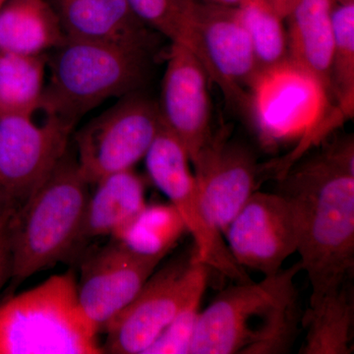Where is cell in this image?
I'll list each match as a JSON object with an SVG mask.
<instances>
[{"mask_svg":"<svg viewBox=\"0 0 354 354\" xmlns=\"http://www.w3.org/2000/svg\"><path fill=\"white\" fill-rule=\"evenodd\" d=\"M276 192L292 209L297 253L310 304L346 285L354 267L353 135L305 153L278 177Z\"/></svg>","mask_w":354,"mask_h":354,"instance_id":"obj_1","label":"cell"},{"mask_svg":"<svg viewBox=\"0 0 354 354\" xmlns=\"http://www.w3.org/2000/svg\"><path fill=\"white\" fill-rule=\"evenodd\" d=\"M297 263L258 283H235L202 310L189 354H285L299 322Z\"/></svg>","mask_w":354,"mask_h":354,"instance_id":"obj_2","label":"cell"},{"mask_svg":"<svg viewBox=\"0 0 354 354\" xmlns=\"http://www.w3.org/2000/svg\"><path fill=\"white\" fill-rule=\"evenodd\" d=\"M246 109L263 142L297 143L277 164V177L346 118L329 87L290 58L258 71L249 88Z\"/></svg>","mask_w":354,"mask_h":354,"instance_id":"obj_3","label":"cell"},{"mask_svg":"<svg viewBox=\"0 0 354 354\" xmlns=\"http://www.w3.org/2000/svg\"><path fill=\"white\" fill-rule=\"evenodd\" d=\"M152 51L101 41L66 38L48 58V81L41 109L75 127L108 100L140 91Z\"/></svg>","mask_w":354,"mask_h":354,"instance_id":"obj_4","label":"cell"},{"mask_svg":"<svg viewBox=\"0 0 354 354\" xmlns=\"http://www.w3.org/2000/svg\"><path fill=\"white\" fill-rule=\"evenodd\" d=\"M87 179L67 151L9 223L13 286L64 260L78 245Z\"/></svg>","mask_w":354,"mask_h":354,"instance_id":"obj_5","label":"cell"},{"mask_svg":"<svg viewBox=\"0 0 354 354\" xmlns=\"http://www.w3.org/2000/svg\"><path fill=\"white\" fill-rule=\"evenodd\" d=\"M71 271L0 304V354H102Z\"/></svg>","mask_w":354,"mask_h":354,"instance_id":"obj_6","label":"cell"},{"mask_svg":"<svg viewBox=\"0 0 354 354\" xmlns=\"http://www.w3.org/2000/svg\"><path fill=\"white\" fill-rule=\"evenodd\" d=\"M144 160L153 185L174 205L192 235L193 259L235 283L252 281L235 262L225 236L209 221L191 171L189 155L176 135L162 125Z\"/></svg>","mask_w":354,"mask_h":354,"instance_id":"obj_7","label":"cell"},{"mask_svg":"<svg viewBox=\"0 0 354 354\" xmlns=\"http://www.w3.org/2000/svg\"><path fill=\"white\" fill-rule=\"evenodd\" d=\"M162 121L158 102L137 91L84 125L75 134L76 160L90 184L134 169L145 158Z\"/></svg>","mask_w":354,"mask_h":354,"instance_id":"obj_8","label":"cell"},{"mask_svg":"<svg viewBox=\"0 0 354 354\" xmlns=\"http://www.w3.org/2000/svg\"><path fill=\"white\" fill-rule=\"evenodd\" d=\"M207 266L179 258L153 272L127 308L106 326L104 353L144 354L209 279Z\"/></svg>","mask_w":354,"mask_h":354,"instance_id":"obj_9","label":"cell"},{"mask_svg":"<svg viewBox=\"0 0 354 354\" xmlns=\"http://www.w3.org/2000/svg\"><path fill=\"white\" fill-rule=\"evenodd\" d=\"M0 115V185L24 203L68 151L74 127L46 115Z\"/></svg>","mask_w":354,"mask_h":354,"instance_id":"obj_10","label":"cell"},{"mask_svg":"<svg viewBox=\"0 0 354 354\" xmlns=\"http://www.w3.org/2000/svg\"><path fill=\"white\" fill-rule=\"evenodd\" d=\"M232 257L243 269L272 276L297 252L290 204L278 192L256 190L223 232Z\"/></svg>","mask_w":354,"mask_h":354,"instance_id":"obj_11","label":"cell"},{"mask_svg":"<svg viewBox=\"0 0 354 354\" xmlns=\"http://www.w3.org/2000/svg\"><path fill=\"white\" fill-rule=\"evenodd\" d=\"M194 28L200 62L209 79L228 101L246 109L249 88L260 69L236 8L195 0Z\"/></svg>","mask_w":354,"mask_h":354,"instance_id":"obj_12","label":"cell"},{"mask_svg":"<svg viewBox=\"0 0 354 354\" xmlns=\"http://www.w3.org/2000/svg\"><path fill=\"white\" fill-rule=\"evenodd\" d=\"M162 259L133 253L113 239L84 262L77 299L97 333L131 304Z\"/></svg>","mask_w":354,"mask_h":354,"instance_id":"obj_13","label":"cell"},{"mask_svg":"<svg viewBox=\"0 0 354 354\" xmlns=\"http://www.w3.org/2000/svg\"><path fill=\"white\" fill-rule=\"evenodd\" d=\"M211 80L199 58L180 44L171 43L158 102L162 124L183 143L192 164L209 143Z\"/></svg>","mask_w":354,"mask_h":354,"instance_id":"obj_14","label":"cell"},{"mask_svg":"<svg viewBox=\"0 0 354 354\" xmlns=\"http://www.w3.org/2000/svg\"><path fill=\"white\" fill-rule=\"evenodd\" d=\"M192 165L207 215L223 235L257 187L260 169L255 153L221 130L213 134Z\"/></svg>","mask_w":354,"mask_h":354,"instance_id":"obj_15","label":"cell"},{"mask_svg":"<svg viewBox=\"0 0 354 354\" xmlns=\"http://www.w3.org/2000/svg\"><path fill=\"white\" fill-rule=\"evenodd\" d=\"M50 3L66 38L153 50L155 32L139 20L127 0H50Z\"/></svg>","mask_w":354,"mask_h":354,"instance_id":"obj_16","label":"cell"},{"mask_svg":"<svg viewBox=\"0 0 354 354\" xmlns=\"http://www.w3.org/2000/svg\"><path fill=\"white\" fill-rule=\"evenodd\" d=\"M335 4V0H290L283 12L288 58L318 76L330 90Z\"/></svg>","mask_w":354,"mask_h":354,"instance_id":"obj_17","label":"cell"},{"mask_svg":"<svg viewBox=\"0 0 354 354\" xmlns=\"http://www.w3.org/2000/svg\"><path fill=\"white\" fill-rule=\"evenodd\" d=\"M95 185L86 205L77 247L97 237H113L147 204L145 183L134 169L104 177Z\"/></svg>","mask_w":354,"mask_h":354,"instance_id":"obj_18","label":"cell"},{"mask_svg":"<svg viewBox=\"0 0 354 354\" xmlns=\"http://www.w3.org/2000/svg\"><path fill=\"white\" fill-rule=\"evenodd\" d=\"M65 39L50 0H6L0 6V51L43 55Z\"/></svg>","mask_w":354,"mask_h":354,"instance_id":"obj_19","label":"cell"},{"mask_svg":"<svg viewBox=\"0 0 354 354\" xmlns=\"http://www.w3.org/2000/svg\"><path fill=\"white\" fill-rule=\"evenodd\" d=\"M353 300L346 285L309 304L302 325L306 330L301 354L353 353Z\"/></svg>","mask_w":354,"mask_h":354,"instance_id":"obj_20","label":"cell"},{"mask_svg":"<svg viewBox=\"0 0 354 354\" xmlns=\"http://www.w3.org/2000/svg\"><path fill=\"white\" fill-rule=\"evenodd\" d=\"M48 73L46 55L0 51V115H35L41 109Z\"/></svg>","mask_w":354,"mask_h":354,"instance_id":"obj_21","label":"cell"},{"mask_svg":"<svg viewBox=\"0 0 354 354\" xmlns=\"http://www.w3.org/2000/svg\"><path fill=\"white\" fill-rule=\"evenodd\" d=\"M185 232V223L174 205H148L113 239L144 257L165 258Z\"/></svg>","mask_w":354,"mask_h":354,"instance_id":"obj_22","label":"cell"},{"mask_svg":"<svg viewBox=\"0 0 354 354\" xmlns=\"http://www.w3.org/2000/svg\"><path fill=\"white\" fill-rule=\"evenodd\" d=\"M235 8L248 32L259 69L288 58L285 18L272 0H246Z\"/></svg>","mask_w":354,"mask_h":354,"instance_id":"obj_23","label":"cell"},{"mask_svg":"<svg viewBox=\"0 0 354 354\" xmlns=\"http://www.w3.org/2000/svg\"><path fill=\"white\" fill-rule=\"evenodd\" d=\"M333 36L330 90L339 108L351 118L354 109V2L335 4Z\"/></svg>","mask_w":354,"mask_h":354,"instance_id":"obj_24","label":"cell"},{"mask_svg":"<svg viewBox=\"0 0 354 354\" xmlns=\"http://www.w3.org/2000/svg\"><path fill=\"white\" fill-rule=\"evenodd\" d=\"M133 12L171 43L180 44L199 58L194 28L195 0H127Z\"/></svg>","mask_w":354,"mask_h":354,"instance_id":"obj_25","label":"cell"},{"mask_svg":"<svg viewBox=\"0 0 354 354\" xmlns=\"http://www.w3.org/2000/svg\"><path fill=\"white\" fill-rule=\"evenodd\" d=\"M206 286L198 288L144 354H189Z\"/></svg>","mask_w":354,"mask_h":354,"instance_id":"obj_26","label":"cell"},{"mask_svg":"<svg viewBox=\"0 0 354 354\" xmlns=\"http://www.w3.org/2000/svg\"><path fill=\"white\" fill-rule=\"evenodd\" d=\"M9 223L0 230V290L11 279L12 259H11L10 241H9Z\"/></svg>","mask_w":354,"mask_h":354,"instance_id":"obj_27","label":"cell"},{"mask_svg":"<svg viewBox=\"0 0 354 354\" xmlns=\"http://www.w3.org/2000/svg\"><path fill=\"white\" fill-rule=\"evenodd\" d=\"M21 205L12 193L0 185V230L8 223Z\"/></svg>","mask_w":354,"mask_h":354,"instance_id":"obj_28","label":"cell"},{"mask_svg":"<svg viewBox=\"0 0 354 354\" xmlns=\"http://www.w3.org/2000/svg\"><path fill=\"white\" fill-rule=\"evenodd\" d=\"M206 3L215 4V6L225 7H239L243 4L246 0H200Z\"/></svg>","mask_w":354,"mask_h":354,"instance_id":"obj_29","label":"cell"},{"mask_svg":"<svg viewBox=\"0 0 354 354\" xmlns=\"http://www.w3.org/2000/svg\"><path fill=\"white\" fill-rule=\"evenodd\" d=\"M288 1L290 0H272L274 6L278 8L279 12L281 13V15H283V10H285L286 6H288Z\"/></svg>","mask_w":354,"mask_h":354,"instance_id":"obj_30","label":"cell"},{"mask_svg":"<svg viewBox=\"0 0 354 354\" xmlns=\"http://www.w3.org/2000/svg\"><path fill=\"white\" fill-rule=\"evenodd\" d=\"M337 3L346 4V3H353L354 0H335Z\"/></svg>","mask_w":354,"mask_h":354,"instance_id":"obj_31","label":"cell"},{"mask_svg":"<svg viewBox=\"0 0 354 354\" xmlns=\"http://www.w3.org/2000/svg\"><path fill=\"white\" fill-rule=\"evenodd\" d=\"M4 1H6V0H0V6H1V4L3 3Z\"/></svg>","mask_w":354,"mask_h":354,"instance_id":"obj_32","label":"cell"}]
</instances>
